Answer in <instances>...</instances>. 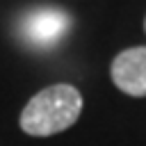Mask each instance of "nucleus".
<instances>
[{
	"label": "nucleus",
	"instance_id": "20e7f679",
	"mask_svg": "<svg viewBox=\"0 0 146 146\" xmlns=\"http://www.w3.org/2000/svg\"><path fill=\"white\" fill-rule=\"evenodd\" d=\"M144 27H146V21H144Z\"/></svg>",
	"mask_w": 146,
	"mask_h": 146
},
{
	"label": "nucleus",
	"instance_id": "f03ea898",
	"mask_svg": "<svg viewBox=\"0 0 146 146\" xmlns=\"http://www.w3.org/2000/svg\"><path fill=\"white\" fill-rule=\"evenodd\" d=\"M68 27H71L68 14H64L62 9H55V7H41V9H32L23 18L21 34L30 46L43 50V48L57 46L66 36Z\"/></svg>",
	"mask_w": 146,
	"mask_h": 146
},
{
	"label": "nucleus",
	"instance_id": "f257e3e1",
	"mask_svg": "<svg viewBox=\"0 0 146 146\" xmlns=\"http://www.w3.org/2000/svg\"><path fill=\"white\" fill-rule=\"evenodd\" d=\"M82 112V96L73 84H52L27 100L21 128L32 137H50L71 128Z\"/></svg>",
	"mask_w": 146,
	"mask_h": 146
},
{
	"label": "nucleus",
	"instance_id": "7ed1b4c3",
	"mask_svg": "<svg viewBox=\"0 0 146 146\" xmlns=\"http://www.w3.org/2000/svg\"><path fill=\"white\" fill-rule=\"evenodd\" d=\"M112 80L128 96H146V46L116 55L112 62Z\"/></svg>",
	"mask_w": 146,
	"mask_h": 146
}]
</instances>
